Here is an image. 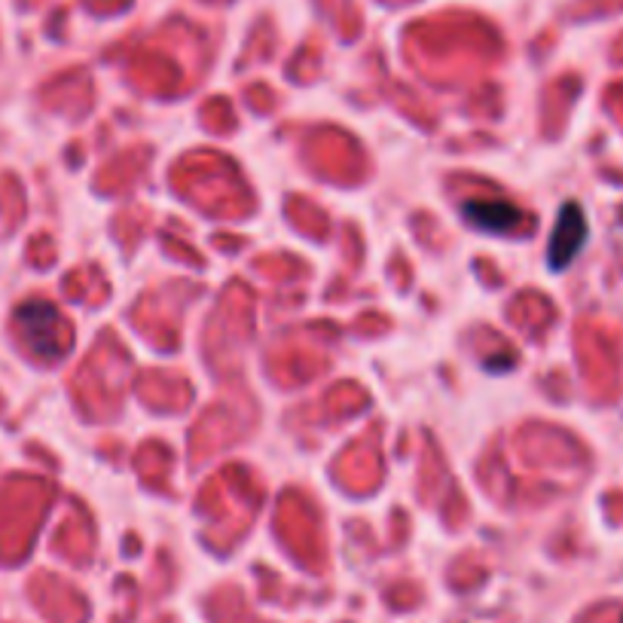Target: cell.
<instances>
[{
	"label": "cell",
	"instance_id": "obj_2",
	"mask_svg": "<svg viewBox=\"0 0 623 623\" xmlns=\"http://www.w3.org/2000/svg\"><path fill=\"white\" fill-rule=\"evenodd\" d=\"M465 217L474 227L489 229V233H505L520 224V212L505 199H474L465 205Z\"/></svg>",
	"mask_w": 623,
	"mask_h": 623
},
{
	"label": "cell",
	"instance_id": "obj_1",
	"mask_svg": "<svg viewBox=\"0 0 623 623\" xmlns=\"http://www.w3.org/2000/svg\"><path fill=\"white\" fill-rule=\"evenodd\" d=\"M584 236H587L584 212L578 205H566V208H563V217H559V227H556L551 241L553 270H563L568 260L578 254V248L584 245Z\"/></svg>",
	"mask_w": 623,
	"mask_h": 623
}]
</instances>
